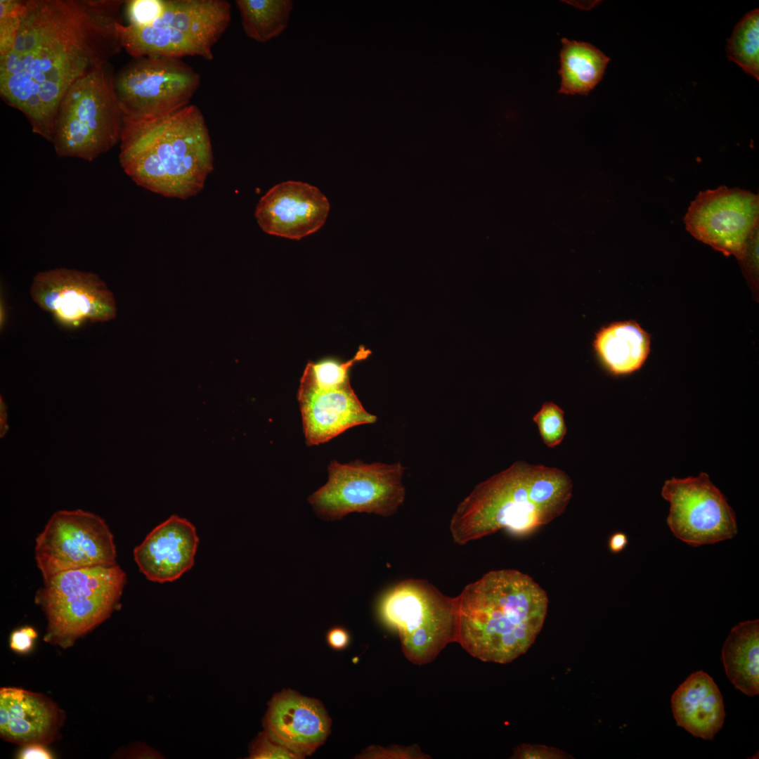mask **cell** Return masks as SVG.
Segmentation results:
<instances>
[{
    "label": "cell",
    "mask_w": 759,
    "mask_h": 759,
    "mask_svg": "<svg viewBox=\"0 0 759 759\" xmlns=\"http://www.w3.org/2000/svg\"><path fill=\"white\" fill-rule=\"evenodd\" d=\"M594 171L578 168L564 171L549 192L547 210L552 223L571 233L592 230L596 219Z\"/></svg>",
    "instance_id": "44dd1931"
},
{
    "label": "cell",
    "mask_w": 759,
    "mask_h": 759,
    "mask_svg": "<svg viewBox=\"0 0 759 759\" xmlns=\"http://www.w3.org/2000/svg\"><path fill=\"white\" fill-rule=\"evenodd\" d=\"M37 631L31 626H24L14 630L10 636V647L14 651L25 654L31 650Z\"/></svg>",
    "instance_id": "1f68e13d"
},
{
    "label": "cell",
    "mask_w": 759,
    "mask_h": 759,
    "mask_svg": "<svg viewBox=\"0 0 759 759\" xmlns=\"http://www.w3.org/2000/svg\"><path fill=\"white\" fill-rule=\"evenodd\" d=\"M264 732L299 758L311 754L330 733V720L323 705L295 692L283 690L269 703Z\"/></svg>",
    "instance_id": "e0dca14e"
},
{
    "label": "cell",
    "mask_w": 759,
    "mask_h": 759,
    "mask_svg": "<svg viewBox=\"0 0 759 759\" xmlns=\"http://www.w3.org/2000/svg\"><path fill=\"white\" fill-rule=\"evenodd\" d=\"M198 543L195 527L187 519L172 515L134 548V561L148 580L172 582L193 566Z\"/></svg>",
    "instance_id": "ac0fdd59"
},
{
    "label": "cell",
    "mask_w": 759,
    "mask_h": 759,
    "mask_svg": "<svg viewBox=\"0 0 759 759\" xmlns=\"http://www.w3.org/2000/svg\"><path fill=\"white\" fill-rule=\"evenodd\" d=\"M661 495L670 503L668 527L687 544L694 547L711 545L737 535L735 514L707 474L667 480Z\"/></svg>",
    "instance_id": "4fadbf2b"
},
{
    "label": "cell",
    "mask_w": 759,
    "mask_h": 759,
    "mask_svg": "<svg viewBox=\"0 0 759 759\" xmlns=\"http://www.w3.org/2000/svg\"><path fill=\"white\" fill-rule=\"evenodd\" d=\"M650 335L634 320L614 322L602 327L593 342L599 360L614 375H628L639 370L650 353Z\"/></svg>",
    "instance_id": "7402d4cb"
},
{
    "label": "cell",
    "mask_w": 759,
    "mask_h": 759,
    "mask_svg": "<svg viewBox=\"0 0 759 759\" xmlns=\"http://www.w3.org/2000/svg\"><path fill=\"white\" fill-rule=\"evenodd\" d=\"M65 715L48 696L21 688L0 689V736L25 746L53 741Z\"/></svg>",
    "instance_id": "d6986e66"
},
{
    "label": "cell",
    "mask_w": 759,
    "mask_h": 759,
    "mask_svg": "<svg viewBox=\"0 0 759 759\" xmlns=\"http://www.w3.org/2000/svg\"><path fill=\"white\" fill-rule=\"evenodd\" d=\"M24 1H0V56L12 47L18 29Z\"/></svg>",
    "instance_id": "83f0119b"
},
{
    "label": "cell",
    "mask_w": 759,
    "mask_h": 759,
    "mask_svg": "<svg viewBox=\"0 0 759 759\" xmlns=\"http://www.w3.org/2000/svg\"><path fill=\"white\" fill-rule=\"evenodd\" d=\"M119 160L138 186L165 197L198 194L213 170L209 130L195 105L162 116L123 117Z\"/></svg>",
    "instance_id": "7a4b0ae2"
},
{
    "label": "cell",
    "mask_w": 759,
    "mask_h": 759,
    "mask_svg": "<svg viewBox=\"0 0 759 759\" xmlns=\"http://www.w3.org/2000/svg\"><path fill=\"white\" fill-rule=\"evenodd\" d=\"M120 0H26L11 48L0 56V95L51 142L62 98L122 48Z\"/></svg>",
    "instance_id": "6da1fadb"
},
{
    "label": "cell",
    "mask_w": 759,
    "mask_h": 759,
    "mask_svg": "<svg viewBox=\"0 0 759 759\" xmlns=\"http://www.w3.org/2000/svg\"><path fill=\"white\" fill-rule=\"evenodd\" d=\"M727 55L748 74L759 80V11L748 13L727 41Z\"/></svg>",
    "instance_id": "484cf974"
},
{
    "label": "cell",
    "mask_w": 759,
    "mask_h": 759,
    "mask_svg": "<svg viewBox=\"0 0 759 759\" xmlns=\"http://www.w3.org/2000/svg\"><path fill=\"white\" fill-rule=\"evenodd\" d=\"M405 467L394 464H340L331 461L327 482L309 498L315 512L326 519H339L351 512L388 517L403 504Z\"/></svg>",
    "instance_id": "30bf717a"
},
{
    "label": "cell",
    "mask_w": 759,
    "mask_h": 759,
    "mask_svg": "<svg viewBox=\"0 0 759 759\" xmlns=\"http://www.w3.org/2000/svg\"><path fill=\"white\" fill-rule=\"evenodd\" d=\"M7 407L3 398L0 399V436L4 437L8 431Z\"/></svg>",
    "instance_id": "d590c367"
},
{
    "label": "cell",
    "mask_w": 759,
    "mask_h": 759,
    "mask_svg": "<svg viewBox=\"0 0 759 759\" xmlns=\"http://www.w3.org/2000/svg\"><path fill=\"white\" fill-rule=\"evenodd\" d=\"M329 210L327 199L316 187L289 181L275 185L260 199L255 217L265 233L300 240L323 226Z\"/></svg>",
    "instance_id": "2e32d148"
},
{
    "label": "cell",
    "mask_w": 759,
    "mask_h": 759,
    "mask_svg": "<svg viewBox=\"0 0 759 759\" xmlns=\"http://www.w3.org/2000/svg\"><path fill=\"white\" fill-rule=\"evenodd\" d=\"M246 35L266 43L280 35L287 26L293 2L290 0H237Z\"/></svg>",
    "instance_id": "d4e9b609"
},
{
    "label": "cell",
    "mask_w": 759,
    "mask_h": 759,
    "mask_svg": "<svg viewBox=\"0 0 759 759\" xmlns=\"http://www.w3.org/2000/svg\"><path fill=\"white\" fill-rule=\"evenodd\" d=\"M20 759H51L53 754L41 744H31L23 746L17 755Z\"/></svg>",
    "instance_id": "d6a6232c"
},
{
    "label": "cell",
    "mask_w": 759,
    "mask_h": 759,
    "mask_svg": "<svg viewBox=\"0 0 759 759\" xmlns=\"http://www.w3.org/2000/svg\"><path fill=\"white\" fill-rule=\"evenodd\" d=\"M671 708L677 726L706 740L713 739L725 717L720 691L702 670L692 673L674 692Z\"/></svg>",
    "instance_id": "ffe728a7"
},
{
    "label": "cell",
    "mask_w": 759,
    "mask_h": 759,
    "mask_svg": "<svg viewBox=\"0 0 759 759\" xmlns=\"http://www.w3.org/2000/svg\"><path fill=\"white\" fill-rule=\"evenodd\" d=\"M517 759H564L570 758L566 752L555 747L538 744H521L512 755Z\"/></svg>",
    "instance_id": "4dcf8cb0"
},
{
    "label": "cell",
    "mask_w": 759,
    "mask_h": 759,
    "mask_svg": "<svg viewBox=\"0 0 759 759\" xmlns=\"http://www.w3.org/2000/svg\"><path fill=\"white\" fill-rule=\"evenodd\" d=\"M30 294L42 310L67 328L109 321L117 314L112 293L93 273L65 268L40 272L33 279Z\"/></svg>",
    "instance_id": "9a60e30c"
},
{
    "label": "cell",
    "mask_w": 759,
    "mask_h": 759,
    "mask_svg": "<svg viewBox=\"0 0 759 759\" xmlns=\"http://www.w3.org/2000/svg\"><path fill=\"white\" fill-rule=\"evenodd\" d=\"M726 675L734 686L753 696L759 693V621H743L734 626L722 649Z\"/></svg>",
    "instance_id": "603a6c76"
},
{
    "label": "cell",
    "mask_w": 759,
    "mask_h": 759,
    "mask_svg": "<svg viewBox=\"0 0 759 759\" xmlns=\"http://www.w3.org/2000/svg\"><path fill=\"white\" fill-rule=\"evenodd\" d=\"M366 356L365 351H359L345 363L326 359L307 363L297 398L308 446L327 442L355 426L376 422L377 417L363 408L349 381L350 368Z\"/></svg>",
    "instance_id": "9c48e42d"
},
{
    "label": "cell",
    "mask_w": 759,
    "mask_h": 759,
    "mask_svg": "<svg viewBox=\"0 0 759 759\" xmlns=\"http://www.w3.org/2000/svg\"><path fill=\"white\" fill-rule=\"evenodd\" d=\"M684 222L696 239L739 261L759 226V195L725 186L701 191L689 206Z\"/></svg>",
    "instance_id": "5bb4252c"
},
{
    "label": "cell",
    "mask_w": 759,
    "mask_h": 759,
    "mask_svg": "<svg viewBox=\"0 0 759 759\" xmlns=\"http://www.w3.org/2000/svg\"><path fill=\"white\" fill-rule=\"evenodd\" d=\"M559 93H588L602 79L610 58L590 43L562 39Z\"/></svg>",
    "instance_id": "cb8c5ba5"
},
{
    "label": "cell",
    "mask_w": 759,
    "mask_h": 759,
    "mask_svg": "<svg viewBox=\"0 0 759 759\" xmlns=\"http://www.w3.org/2000/svg\"><path fill=\"white\" fill-rule=\"evenodd\" d=\"M34 554L44 580L65 571L117 564L108 525L100 516L82 510L53 514L36 538Z\"/></svg>",
    "instance_id": "7c38bea8"
},
{
    "label": "cell",
    "mask_w": 759,
    "mask_h": 759,
    "mask_svg": "<svg viewBox=\"0 0 759 759\" xmlns=\"http://www.w3.org/2000/svg\"><path fill=\"white\" fill-rule=\"evenodd\" d=\"M200 85V74L176 58H136L115 75L123 117L129 118L162 116L183 108Z\"/></svg>",
    "instance_id": "8fae6325"
},
{
    "label": "cell",
    "mask_w": 759,
    "mask_h": 759,
    "mask_svg": "<svg viewBox=\"0 0 759 759\" xmlns=\"http://www.w3.org/2000/svg\"><path fill=\"white\" fill-rule=\"evenodd\" d=\"M628 538L625 533L618 531L613 533L609 539L608 546L613 553L622 552L628 545Z\"/></svg>",
    "instance_id": "e575fe53"
},
{
    "label": "cell",
    "mask_w": 759,
    "mask_h": 759,
    "mask_svg": "<svg viewBox=\"0 0 759 759\" xmlns=\"http://www.w3.org/2000/svg\"><path fill=\"white\" fill-rule=\"evenodd\" d=\"M123 124L109 63L76 81L60 103L52 143L58 156L91 162L120 141Z\"/></svg>",
    "instance_id": "8992f818"
},
{
    "label": "cell",
    "mask_w": 759,
    "mask_h": 759,
    "mask_svg": "<svg viewBox=\"0 0 759 759\" xmlns=\"http://www.w3.org/2000/svg\"><path fill=\"white\" fill-rule=\"evenodd\" d=\"M349 639L348 632L339 627L332 628L327 635V641L329 645L332 649L337 650L346 648L349 643Z\"/></svg>",
    "instance_id": "836d02e7"
},
{
    "label": "cell",
    "mask_w": 759,
    "mask_h": 759,
    "mask_svg": "<svg viewBox=\"0 0 759 759\" xmlns=\"http://www.w3.org/2000/svg\"><path fill=\"white\" fill-rule=\"evenodd\" d=\"M533 420L540 436L549 448L559 445L566 434L564 410L553 402H545Z\"/></svg>",
    "instance_id": "4316f807"
},
{
    "label": "cell",
    "mask_w": 759,
    "mask_h": 759,
    "mask_svg": "<svg viewBox=\"0 0 759 759\" xmlns=\"http://www.w3.org/2000/svg\"><path fill=\"white\" fill-rule=\"evenodd\" d=\"M249 758L287 759L299 758V757L287 748L272 741L265 732H263L259 735L252 744L249 751Z\"/></svg>",
    "instance_id": "f546056e"
},
{
    "label": "cell",
    "mask_w": 759,
    "mask_h": 759,
    "mask_svg": "<svg viewBox=\"0 0 759 759\" xmlns=\"http://www.w3.org/2000/svg\"><path fill=\"white\" fill-rule=\"evenodd\" d=\"M126 582L117 564L65 571L44 580L35 600L47 619L44 641L72 647L111 616Z\"/></svg>",
    "instance_id": "5b68a950"
},
{
    "label": "cell",
    "mask_w": 759,
    "mask_h": 759,
    "mask_svg": "<svg viewBox=\"0 0 759 759\" xmlns=\"http://www.w3.org/2000/svg\"><path fill=\"white\" fill-rule=\"evenodd\" d=\"M129 25L143 27L157 20L164 8V0L126 1Z\"/></svg>",
    "instance_id": "f1b7e54d"
},
{
    "label": "cell",
    "mask_w": 759,
    "mask_h": 759,
    "mask_svg": "<svg viewBox=\"0 0 759 759\" xmlns=\"http://www.w3.org/2000/svg\"><path fill=\"white\" fill-rule=\"evenodd\" d=\"M383 623L398 633L405 656L418 666L434 661L458 632V599L427 580L410 578L389 589L379 603Z\"/></svg>",
    "instance_id": "ba28073f"
},
{
    "label": "cell",
    "mask_w": 759,
    "mask_h": 759,
    "mask_svg": "<svg viewBox=\"0 0 759 759\" xmlns=\"http://www.w3.org/2000/svg\"><path fill=\"white\" fill-rule=\"evenodd\" d=\"M457 642L484 662L505 664L525 654L544 625L546 591L515 569L494 570L457 596Z\"/></svg>",
    "instance_id": "3957f363"
},
{
    "label": "cell",
    "mask_w": 759,
    "mask_h": 759,
    "mask_svg": "<svg viewBox=\"0 0 759 759\" xmlns=\"http://www.w3.org/2000/svg\"><path fill=\"white\" fill-rule=\"evenodd\" d=\"M231 6L224 0H164L153 23L117 25L120 42L136 58L199 56L213 59L212 48L229 25Z\"/></svg>",
    "instance_id": "52a82bcc"
},
{
    "label": "cell",
    "mask_w": 759,
    "mask_h": 759,
    "mask_svg": "<svg viewBox=\"0 0 759 759\" xmlns=\"http://www.w3.org/2000/svg\"><path fill=\"white\" fill-rule=\"evenodd\" d=\"M573 483L563 470L517 461L477 484L450 522L454 542L465 545L500 530L526 536L561 515Z\"/></svg>",
    "instance_id": "277c9868"
}]
</instances>
